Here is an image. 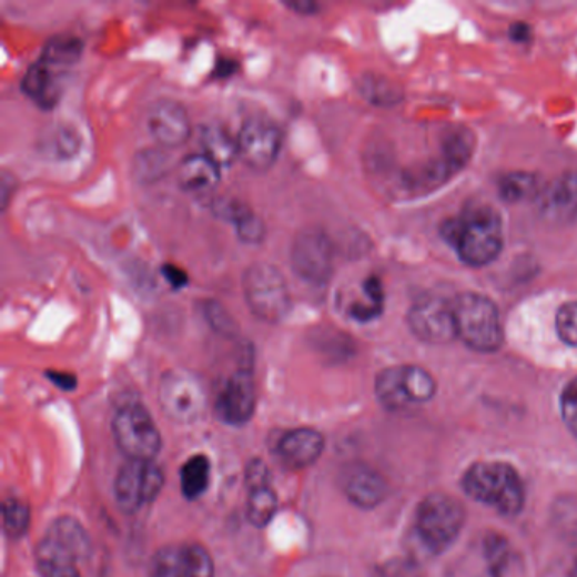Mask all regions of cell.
Returning a JSON list of instances; mask_svg holds the SVG:
<instances>
[{"label":"cell","mask_w":577,"mask_h":577,"mask_svg":"<svg viewBox=\"0 0 577 577\" xmlns=\"http://www.w3.org/2000/svg\"><path fill=\"white\" fill-rule=\"evenodd\" d=\"M443 232L457 256L469 266H486L503 250L502 219L489 207L474 209L463 217L447 222Z\"/></svg>","instance_id":"obj_1"},{"label":"cell","mask_w":577,"mask_h":577,"mask_svg":"<svg viewBox=\"0 0 577 577\" xmlns=\"http://www.w3.org/2000/svg\"><path fill=\"white\" fill-rule=\"evenodd\" d=\"M463 488L474 502L508 517L520 514L524 508V483L510 464L498 460L474 464L464 474Z\"/></svg>","instance_id":"obj_2"},{"label":"cell","mask_w":577,"mask_h":577,"mask_svg":"<svg viewBox=\"0 0 577 577\" xmlns=\"http://www.w3.org/2000/svg\"><path fill=\"white\" fill-rule=\"evenodd\" d=\"M457 338L478 353H495L503 344L498 307L479 293L467 292L453 302Z\"/></svg>","instance_id":"obj_3"},{"label":"cell","mask_w":577,"mask_h":577,"mask_svg":"<svg viewBox=\"0 0 577 577\" xmlns=\"http://www.w3.org/2000/svg\"><path fill=\"white\" fill-rule=\"evenodd\" d=\"M244 298L254 317L267 324H279L292 311V295L285 276L275 264H251L243 276Z\"/></svg>","instance_id":"obj_4"},{"label":"cell","mask_w":577,"mask_h":577,"mask_svg":"<svg viewBox=\"0 0 577 577\" xmlns=\"http://www.w3.org/2000/svg\"><path fill=\"white\" fill-rule=\"evenodd\" d=\"M378 402L393 414H405L424 405L437 392L435 379L418 366H395L382 371L375 385Z\"/></svg>","instance_id":"obj_5"},{"label":"cell","mask_w":577,"mask_h":577,"mask_svg":"<svg viewBox=\"0 0 577 577\" xmlns=\"http://www.w3.org/2000/svg\"><path fill=\"white\" fill-rule=\"evenodd\" d=\"M466 520L463 505L449 495L427 496L415 514V530L432 553H444L453 546Z\"/></svg>","instance_id":"obj_6"},{"label":"cell","mask_w":577,"mask_h":577,"mask_svg":"<svg viewBox=\"0 0 577 577\" xmlns=\"http://www.w3.org/2000/svg\"><path fill=\"white\" fill-rule=\"evenodd\" d=\"M115 444L128 460L153 463L161 451V434L140 403L122 406L112 421Z\"/></svg>","instance_id":"obj_7"},{"label":"cell","mask_w":577,"mask_h":577,"mask_svg":"<svg viewBox=\"0 0 577 577\" xmlns=\"http://www.w3.org/2000/svg\"><path fill=\"white\" fill-rule=\"evenodd\" d=\"M160 406L175 424H193L207 411V393L186 371H168L160 383Z\"/></svg>","instance_id":"obj_8"},{"label":"cell","mask_w":577,"mask_h":577,"mask_svg":"<svg viewBox=\"0 0 577 577\" xmlns=\"http://www.w3.org/2000/svg\"><path fill=\"white\" fill-rule=\"evenodd\" d=\"M293 271L308 285H327L334 273V244L321 229H305L296 234L290 254Z\"/></svg>","instance_id":"obj_9"},{"label":"cell","mask_w":577,"mask_h":577,"mask_svg":"<svg viewBox=\"0 0 577 577\" xmlns=\"http://www.w3.org/2000/svg\"><path fill=\"white\" fill-rule=\"evenodd\" d=\"M163 470L153 463L128 460L114 483L115 502L124 514L132 515L151 505L163 489Z\"/></svg>","instance_id":"obj_10"},{"label":"cell","mask_w":577,"mask_h":577,"mask_svg":"<svg viewBox=\"0 0 577 577\" xmlns=\"http://www.w3.org/2000/svg\"><path fill=\"white\" fill-rule=\"evenodd\" d=\"M282 141V131L275 122L257 115L247 119L237 135L240 158L256 172H264L275 164Z\"/></svg>","instance_id":"obj_11"},{"label":"cell","mask_w":577,"mask_h":577,"mask_svg":"<svg viewBox=\"0 0 577 577\" xmlns=\"http://www.w3.org/2000/svg\"><path fill=\"white\" fill-rule=\"evenodd\" d=\"M150 577H215L214 559L200 544L168 546L154 554Z\"/></svg>","instance_id":"obj_12"},{"label":"cell","mask_w":577,"mask_h":577,"mask_svg":"<svg viewBox=\"0 0 577 577\" xmlns=\"http://www.w3.org/2000/svg\"><path fill=\"white\" fill-rule=\"evenodd\" d=\"M408 327L424 343H451L457 338L453 302L435 296L418 300L408 312Z\"/></svg>","instance_id":"obj_13"},{"label":"cell","mask_w":577,"mask_h":577,"mask_svg":"<svg viewBox=\"0 0 577 577\" xmlns=\"http://www.w3.org/2000/svg\"><path fill=\"white\" fill-rule=\"evenodd\" d=\"M256 411V383L250 367H241L225 382L215 402L217 417L232 427H241Z\"/></svg>","instance_id":"obj_14"},{"label":"cell","mask_w":577,"mask_h":577,"mask_svg":"<svg viewBox=\"0 0 577 577\" xmlns=\"http://www.w3.org/2000/svg\"><path fill=\"white\" fill-rule=\"evenodd\" d=\"M148 129L164 150L182 146L190 138L189 112L176 100H158L148 114Z\"/></svg>","instance_id":"obj_15"},{"label":"cell","mask_w":577,"mask_h":577,"mask_svg":"<svg viewBox=\"0 0 577 577\" xmlns=\"http://www.w3.org/2000/svg\"><path fill=\"white\" fill-rule=\"evenodd\" d=\"M324 446V435L315 428H293L280 438L276 456L288 469H305L317 463Z\"/></svg>","instance_id":"obj_16"},{"label":"cell","mask_w":577,"mask_h":577,"mask_svg":"<svg viewBox=\"0 0 577 577\" xmlns=\"http://www.w3.org/2000/svg\"><path fill=\"white\" fill-rule=\"evenodd\" d=\"M341 483H343L347 498L364 510L376 508L388 493V486H386L382 474L373 467L364 466V464H353V466L347 467Z\"/></svg>","instance_id":"obj_17"},{"label":"cell","mask_w":577,"mask_h":577,"mask_svg":"<svg viewBox=\"0 0 577 577\" xmlns=\"http://www.w3.org/2000/svg\"><path fill=\"white\" fill-rule=\"evenodd\" d=\"M41 544L63 556L72 557L77 563H82L92 553V544L85 528L75 518L70 517L54 520Z\"/></svg>","instance_id":"obj_18"},{"label":"cell","mask_w":577,"mask_h":577,"mask_svg":"<svg viewBox=\"0 0 577 577\" xmlns=\"http://www.w3.org/2000/svg\"><path fill=\"white\" fill-rule=\"evenodd\" d=\"M176 179L185 192H211L219 183V166L205 154H192L176 168Z\"/></svg>","instance_id":"obj_19"},{"label":"cell","mask_w":577,"mask_h":577,"mask_svg":"<svg viewBox=\"0 0 577 577\" xmlns=\"http://www.w3.org/2000/svg\"><path fill=\"white\" fill-rule=\"evenodd\" d=\"M21 89L40 108H53L60 99V90L51 79L50 67L41 60L28 68L21 80Z\"/></svg>","instance_id":"obj_20"},{"label":"cell","mask_w":577,"mask_h":577,"mask_svg":"<svg viewBox=\"0 0 577 577\" xmlns=\"http://www.w3.org/2000/svg\"><path fill=\"white\" fill-rule=\"evenodd\" d=\"M203 154L211 158L219 168L229 166L240 158L237 138H232L221 125H207L202 131Z\"/></svg>","instance_id":"obj_21"},{"label":"cell","mask_w":577,"mask_h":577,"mask_svg":"<svg viewBox=\"0 0 577 577\" xmlns=\"http://www.w3.org/2000/svg\"><path fill=\"white\" fill-rule=\"evenodd\" d=\"M546 209L564 219H577V173L564 175L546 192Z\"/></svg>","instance_id":"obj_22"},{"label":"cell","mask_w":577,"mask_h":577,"mask_svg":"<svg viewBox=\"0 0 577 577\" xmlns=\"http://www.w3.org/2000/svg\"><path fill=\"white\" fill-rule=\"evenodd\" d=\"M182 493L186 499H199L211 485V460L203 454L190 457L180 473Z\"/></svg>","instance_id":"obj_23"},{"label":"cell","mask_w":577,"mask_h":577,"mask_svg":"<svg viewBox=\"0 0 577 577\" xmlns=\"http://www.w3.org/2000/svg\"><path fill=\"white\" fill-rule=\"evenodd\" d=\"M83 41L73 34H58L51 38L43 47L41 61L51 67H70L82 58Z\"/></svg>","instance_id":"obj_24"},{"label":"cell","mask_w":577,"mask_h":577,"mask_svg":"<svg viewBox=\"0 0 577 577\" xmlns=\"http://www.w3.org/2000/svg\"><path fill=\"white\" fill-rule=\"evenodd\" d=\"M276 512H279V496L273 486L250 489L246 515L251 525L257 528L266 527L275 518Z\"/></svg>","instance_id":"obj_25"},{"label":"cell","mask_w":577,"mask_h":577,"mask_svg":"<svg viewBox=\"0 0 577 577\" xmlns=\"http://www.w3.org/2000/svg\"><path fill=\"white\" fill-rule=\"evenodd\" d=\"M172 170V156L161 150H144L134 158L135 179L143 183H153L164 179Z\"/></svg>","instance_id":"obj_26"},{"label":"cell","mask_w":577,"mask_h":577,"mask_svg":"<svg viewBox=\"0 0 577 577\" xmlns=\"http://www.w3.org/2000/svg\"><path fill=\"white\" fill-rule=\"evenodd\" d=\"M37 560L41 577H82L75 559L54 553L41 544L38 546Z\"/></svg>","instance_id":"obj_27"},{"label":"cell","mask_w":577,"mask_h":577,"mask_svg":"<svg viewBox=\"0 0 577 577\" xmlns=\"http://www.w3.org/2000/svg\"><path fill=\"white\" fill-rule=\"evenodd\" d=\"M2 522H4V532L9 537L21 538L31 525L29 506L16 498L6 499L2 505Z\"/></svg>","instance_id":"obj_28"},{"label":"cell","mask_w":577,"mask_h":577,"mask_svg":"<svg viewBox=\"0 0 577 577\" xmlns=\"http://www.w3.org/2000/svg\"><path fill=\"white\" fill-rule=\"evenodd\" d=\"M203 317L217 334L225 335V337H234L240 332L237 322L232 317L231 312L217 300H207L203 303Z\"/></svg>","instance_id":"obj_29"},{"label":"cell","mask_w":577,"mask_h":577,"mask_svg":"<svg viewBox=\"0 0 577 577\" xmlns=\"http://www.w3.org/2000/svg\"><path fill=\"white\" fill-rule=\"evenodd\" d=\"M212 209H214V214L219 219L232 222L234 225L241 224L254 214L247 203H244L243 200L232 199V196H222V199L215 200L212 203Z\"/></svg>","instance_id":"obj_30"},{"label":"cell","mask_w":577,"mask_h":577,"mask_svg":"<svg viewBox=\"0 0 577 577\" xmlns=\"http://www.w3.org/2000/svg\"><path fill=\"white\" fill-rule=\"evenodd\" d=\"M556 328L564 343L577 347V302L566 303L559 308Z\"/></svg>","instance_id":"obj_31"},{"label":"cell","mask_w":577,"mask_h":577,"mask_svg":"<svg viewBox=\"0 0 577 577\" xmlns=\"http://www.w3.org/2000/svg\"><path fill=\"white\" fill-rule=\"evenodd\" d=\"M560 415L566 427L577 437V378H574L560 395Z\"/></svg>","instance_id":"obj_32"},{"label":"cell","mask_w":577,"mask_h":577,"mask_svg":"<svg viewBox=\"0 0 577 577\" xmlns=\"http://www.w3.org/2000/svg\"><path fill=\"white\" fill-rule=\"evenodd\" d=\"M364 97L373 100L375 104H389L395 99L392 85L386 80L376 79V77H364L361 82Z\"/></svg>","instance_id":"obj_33"},{"label":"cell","mask_w":577,"mask_h":577,"mask_svg":"<svg viewBox=\"0 0 577 577\" xmlns=\"http://www.w3.org/2000/svg\"><path fill=\"white\" fill-rule=\"evenodd\" d=\"M240 240L246 244H260L266 235V227H264L263 219L257 217L256 214L250 215L246 221L235 225Z\"/></svg>","instance_id":"obj_34"},{"label":"cell","mask_w":577,"mask_h":577,"mask_svg":"<svg viewBox=\"0 0 577 577\" xmlns=\"http://www.w3.org/2000/svg\"><path fill=\"white\" fill-rule=\"evenodd\" d=\"M246 485L247 492H250V489L261 488V486L271 485V474L263 460L256 459L247 464Z\"/></svg>","instance_id":"obj_35"},{"label":"cell","mask_w":577,"mask_h":577,"mask_svg":"<svg viewBox=\"0 0 577 577\" xmlns=\"http://www.w3.org/2000/svg\"><path fill=\"white\" fill-rule=\"evenodd\" d=\"M532 189H534V183H532L530 176H510V179L505 180L503 195H505L506 199L517 200L527 195Z\"/></svg>","instance_id":"obj_36"},{"label":"cell","mask_w":577,"mask_h":577,"mask_svg":"<svg viewBox=\"0 0 577 577\" xmlns=\"http://www.w3.org/2000/svg\"><path fill=\"white\" fill-rule=\"evenodd\" d=\"M161 275L164 276V280H166V282L173 286V288H183V286H186V283H189L190 280L189 275H186L182 267L170 263L163 264V266H161Z\"/></svg>","instance_id":"obj_37"},{"label":"cell","mask_w":577,"mask_h":577,"mask_svg":"<svg viewBox=\"0 0 577 577\" xmlns=\"http://www.w3.org/2000/svg\"><path fill=\"white\" fill-rule=\"evenodd\" d=\"M48 379L58 388L64 389V392H72L77 388V378L70 373H61V371H48Z\"/></svg>","instance_id":"obj_38"},{"label":"cell","mask_w":577,"mask_h":577,"mask_svg":"<svg viewBox=\"0 0 577 577\" xmlns=\"http://www.w3.org/2000/svg\"><path fill=\"white\" fill-rule=\"evenodd\" d=\"M77 146H79V140H77L75 134L68 131L60 132V135H58V148H60L64 156H70V154L75 153Z\"/></svg>","instance_id":"obj_39"},{"label":"cell","mask_w":577,"mask_h":577,"mask_svg":"<svg viewBox=\"0 0 577 577\" xmlns=\"http://www.w3.org/2000/svg\"><path fill=\"white\" fill-rule=\"evenodd\" d=\"M286 8L292 11L298 12V14L311 16L318 11V4L312 2V0H295V2H286Z\"/></svg>","instance_id":"obj_40"},{"label":"cell","mask_w":577,"mask_h":577,"mask_svg":"<svg viewBox=\"0 0 577 577\" xmlns=\"http://www.w3.org/2000/svg\"><path fill=\"white\" fill-rule=\"evenodd\" d=\"M237 70V63L232 60H219L217 67H215V75L219 77V79H227V77H231L232 73Z\"/></svg>","instance_id":"obj_41"}]
</instances>
